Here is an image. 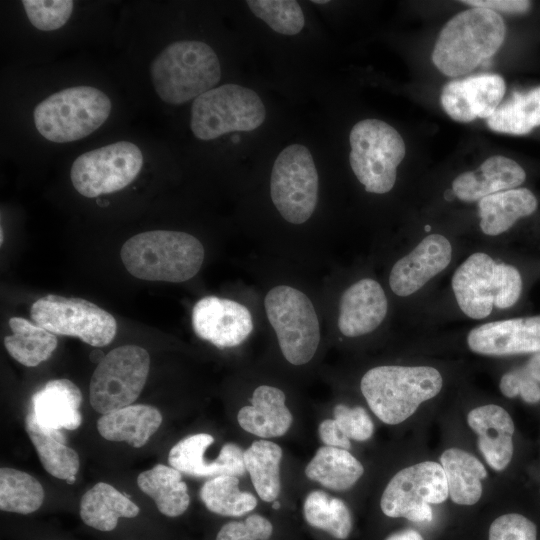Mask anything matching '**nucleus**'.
Segmentation results:
<instances>
[{
  "mask_svg": "<svg viewBox=\"0 0 540 540\" xmlns=\"http://www.w3.org/2000/svg\"><path fill=\"white\" fill-rule=\"evenodd\" d=\"M471 351L488 356L540 352V315L488 322L467 335Z\"/></svg>",
  "mask_w": 540,
  "mask_h": 540,
  "instance_id": "17",
  "label": "nucleus"
},
{
  "mask_svg": "<svg viewBox=\"0 0 540 540\" xmlns=\"http://www.w3.org/2000/svg\"><path fill=\"white\" fill-rule=\"evenodd\" d=\"M149 70L156 94L171 105L195 100L221 79L217 54L208 44L195 40L169 44L154 58Z\"/></svg>",
  "mask_w": 540,
  "mask_h": 540,
  "instance_id": "3",
  "label": "nucleus"
},
{
  "mask_svg": "<svg viewBox=\"0 0 540 540\" xmlns=\"http://www.w3.org/2000/svg\"><path fill=\"white\" fill-rule=\"evenodd\" d=\"M76 481V476H71L66 480L67 484H73Z\"/></svg>",
  "mask_w": 540,
  "mask_h": 540,
  "instance_id": "50",
  "label": "nucleus"
},
{
  "mask_svg": "<svg viewBox=\"0 0 540 540\" xmlns=\"http://www.w3.org/2000/svg\"><path fill=\"white\" fill-rule=\"evenodd\" d=\"M364 468L348 450L323 446L305 468L306 476L322 486L345 491L363 475Z\"/></svg>",
  "mask_w": 540,
  "mask_h": 540,
  "instance_id": "30",
  "label": "nucleus"
},
{
  "mask_svg": "<svg viewBox=\"0 0 540 540\" xmlns=\"http://www.w3.org/2000/svg\"><path fill=\"white\" fill-rule=\"evenodd\" d=\"M505 33V23L497 12L476 7L462 11L440 31L432 61L446 76L468 74L498 51Z\"/></svg>",
  "mask_w": 540,
  "mask_h": 540,
  "instance_id": "1",
  "label": "nucleus"
},
{
  "mask_svg": "<svg viewBox=\"0 0 540 540\" xmlns=\"http://www.w3.org/2000/svg\"><path fill=\"white\" fill-rule=\"evenodd\" d=\"M120 255L127 271L136 278L180 283L198 273L204 247L185 232L152 230L129 238Z\"/></svg>",
  "mask_w": 540,
  "mask_h": 540,
  "instance_id": "2",
  "label": "nucleus"
},
{
  "mask_svg": "<svg viewBox=\"0 0 540 540\" xmlns=\"http://www.w3.org/2000/svg\"><path fill=\"white\" fill-rule=\"evenodd\" d=\"M538 206L535 195L527 188L501 191L479 200L480 228L488 236L509 230L520 218L533 214Z\"/></svg>",
  "mask_w": 540,
  "mask_h": 540,
  "instance_id": "26",
  "label": "nucleus"
},
{
  "mask_svg": "<svg viewBox=\"0 0 540 540\" xmlns=\"http://www.w3.org/2000/svg\"><path fill=\"white\" fill-rule=\"evenodd\" d=\"M272 507H273L274 509H278V508H280V503H279V502H274L273 505H272Z\"/></svg>",
  "mask_w": 540,
  "mask_h": 540,
  "instance_id": "52",
  "label": "nucleus"
},
{
  "mask_svg": "<svg viewBox=\"0 0 540 540\" xmlns=\"http://www.w3.org/2000/svg\"><path fill=\"white\" fill-rule=\"evenodd\" d=\"M312 2L316 3V4H326L328 1H326V0H322V1L315 0V1H312Z\"/></svg>",
  "mask_w": 540,
  "mask_h": 540,
  "instance_id": "51",
  "label": "nucleus"
},
{
  "mask_svg": "<svg viewBox=\"0 0 540 540\" xmlns=\"http://www.w3.org/2000/svg\"><path fill=\"white\" fill-rule=\"evenodd\" d=\"M21 3L30 23L42 31L57 30L65 25L74 7L71 0H23Z\"/></svg>",
  "mask_w": 540,
  "mask_h": 540,
  "instance_id": "39",
  "label": "nucleus"
},
{
  "mask_svg": "<svg viewBox=\"0 0 540 540\" xmlns=\"http://www.w3.org/2000/svg\"><path fill=\"white\" fill-rule=\"evenodd\" d=\"M442 385V376L433 367L383 365L368 370L360 388L372 412L384 423L395 425L435 397Z\"/></svg>",
  "mask_w": 540,
  "mask_h": 540,
  "instance_id": "4",
  "label": "nucleus"
},
{
  "mask_svg": "<svg viewBox=\"0 0 540 540\" xmlns=\"http://www.w3.org/2000/svg\"><path fill=\"white\" fill-rule=\"evenodd\" d=\"M273 532L271 522L259 515L252 514L245 521H231L219 530L216 540H268Z\"/></svg>",
  "mask_w": 540,
  "mask_h": 540,
  "instance_id": "42",
  "label": "nucleus"
},
{
  "mask_svg": "<svg viewBox=\"0 0 540 540\" xmlns=\"http://www.w3.org/2000/svg\"><path fill=\"white\" fill-rule=\"evenodd\" d=\"M44 489L32 475L13 468L0 469V509L30 514L44 501Z\"/></svg>",
  "mask_w": 540,
  "mask_h": 540,
  "instance_id": "37",
  "label": "nucleus"
},
{
  "mask_svg": "<svg viewBox=\"0 0 540 540\" xmlns=\"http://www.w3.org/2000/svg\"><path fill=\"white\" fill-rule=\"evenodd\" d=\"M139 512V507L127 494L104 482L95 484L80 502L83 522L100 531H111L116 528L119 518H134Z\"/></svg>",
  "mask_w": 540,
  "mask_h": 540,
  "instance_id": "27",
  "label": "nucleus"
},
{
  "mask_svg": "<svg viewBox=\"0 0 540 540\" xmlns=\"http://www.w3.org/2000/svg\"><path fill=\"white\" fill-rule=\"evenodd\" d=\"M519 371V395L521 398L530 404H535L540 401V386L525 370Z\"/></svg>",
  "mask_w": 540,
  "mask_h": 540,
  "instance_id": "45",
  "label": "nucleus"
},
{
  "mask_svg": "<svg viewBox=\"0 0 540 540\" xmlns=\"http://www.w3.org/2000/svg\"><path fill=\"white\" fill-rule=\"evenodd\" d=\"M487 125L495 132L512 135H524L540 126V86L524 93L514 92L500 103Z\"/></svg>",
  "mask_w": 540,
  "mask_h": 540,
  "instance_id": "32",
  "label": "nucleus"
},
{
  "mask_svg": "<svg viewBox=\"0 0 540 540\" xmlns=\"http://www.w3.org/2000/svg\"><path fill=\"white\" fill-rule=\"evenodd\" d=\"M213 442L214 437L208 433L185 437L170 449L168 462L171 467L193 477L242 476L246 471L244 452L234 443L224 444L215 460L204 459L206 449Z\"/></svg>",
  "mask_w": 540,
  "mask_h": 540,
  "instance_id": "19",
  "label": "nucleus"
},
{
  "mask_svg": "<svg viewBox=\"0 0 540 540\" xmlns=\"http://www.w3.org/2000/svg\"><path fill=\"white\" fill-rule=\"evenodd\" d=\"M349 143L350 166L365 190L375 194L389 192L406 153L399 132L384 121L364 119L352 127Z\"/></svg>",
  "mask_w": 540,
  "mask_h": 540,
  "instance_id": "7",
  "label": "nucleus"
},
{
  "mask_svg": "<svg viewBox=\"0 0 540 540\" xmlns=\"http://www.w3.org/2000/svg\"><path fill=\"white\" fill-rule=\"evenodd\" d=\"M192 327L196 335L218 348L243 343L253 330L249 309L243 304L217 296H206L192 310Z\"/></svg>",
  "mask_w": 540,
  "mask_h": 540,
  "instance_id": "15",
  "label": "nucleus"
},
{
  "mask_svg": "<svg viewBox=\"0 0 540 540\" xmlns=\"http://www.w3.org/2000/svg\"><path fill=\"white\" fill-rule=\"evenodd\" d=\"M149 368V354L140 346L111 350L91 377L89 400L93 409L103 415L132 405L145 386Z\"/></svg>",
  "mask_w": 540,
  "mask_h": 540,
  "instance_id": "10",
  "label": "nucleus"
},
{
  "mask_svg": "<svg viewBox=\"0 0 540 540\" xmlns=\"http://www.w3.org/2000/svg\"><path fill=\"white\" fill-rule=\"evenodd\" d=\"M26 431L42 466L49 474L65 481L76 476L80 466L77 452L44 431L32 412L26 417Z\"/></svg>",
  "mask_w": 540,
  "mask_h": 540,
  "instance_id": "34",
  "label": "nucleus"
},
{
  "mask_svg": "<svg viewBox=\"0 0 540 540\" xmlns=\"http://www.w3.org/2000/svg\"><path fill=\"white\" fill-rule=\"evenodd\" d=\"M285 394L279 388L261 385L242 407L237 420L242 429L261 438L283 436L292 424V414L285 404Z\"/></svg>",
  "mask_w": 540,
  "mask_h": 540,
  "instance_id": "24",
  "label": "nucleus"
},
{
  "mask_svg": "<svg viewBox=\"0 0 540 540\" xmlns=\"http://www.w3.org/2000/svg\"><path fill=\"white\" fill-rule=\"evenodd\" d=\"M505 89L500 75H473L446 83L440 96L441 105L458 122L488 119L500 105Z\"/></svg>",
  "mask_w": 540,
  "mask_h": 540,
  "instance_id": "16",
  "label": "nucleus"
},
{
  "mask_svg": "<svg viewBox=\"0 0 540 540\" xmlns=\"http://www.w3.org/2000/svg\"><path fill=\"white\" fill-rule=\"evenodd\" d=\"M489 540H537V528L521 514H504L490 525Z\"/></svg>",
  "mask_w": 540,
  "mask_h": 540,
  "instance_id": "41",
  "label": "nucleus"
},
{
  "mask_svg": "<svg viewBox=\"0 0 540 540\" xmlns=\"http://www.w3.org/2000/svg\"><path fill=\"white\" fill-rule=\"evenodd\" d=\"M385 540H424L419 532L413 529H403L390 534Z\"/></svg>",
  "mask_w": 540,
  "mask_h": 540,
  "instance_id": "48",
  "label": "nucleus"
},
{
  "mask_svg": "<svg viewBox=\"0 0 540 540\" xmlns=\"http://www.w3.org/2000/svg\"><path fill=\"white\" fill-rule=\"evenodd\" d=\"M281 458V447L268 440L254 441L244 451L245 469L257 494L265 502H273L279 496Z\"/></svg>",
  "mask_w": 540,
  "mask_h": 540,
  "instance_id": "33",
  "label": "nucleus"
},
{
  "mask_svg": "<svg viewBox=\"0 0 540 540\" xmlns=\"http://www.w3.org/2000/svg\"><path fill=\"white\" fill-rule=\"evenodd\" d=\"M467 421L478 435V448L488 465L504 470L513 456L514 423L508 412L494 404L471 410Z\"/></svg>",
  "mask_w": 540,
  "mask_h": 540,
  "instance_id": "22",
  "label": "nucleus"
},
{
  "mask_svg": "<svg viewBox=\"0 0 540 540\" xmlns=\"http://www.w3.org/2000/svg\"><path fill=\"white\" fill-rule=\"evenodd\" d=\"M82 394L68 379L48 381L32 397V413L38 425L48 434L66 443L65 430H75L82 423Z\"/></svg>",
  "mask_w": 540,
  "mask_h": 540,
  "instance_id": "20",
  "label": "nucleus"
},
{
  "mask_svg": "<svg viewBox=\"0 0 540 540\" xmlns=\"http://www.w3.org/2000/svg\"><path fill=\"white\" fill-rule=\"evenodd\" d=\"M451 286L461 311L472 319H483L494 306L507 309L518 301L522 277L516 267L476 252L456 269Z\"/></svg>",
  "mask_w": 540,
  "mask_h": 540,
  "instance_id": "5",
  "label": "nucleus"
},
{
  "mask_svg": "<svg viewBox=\"0 0 540 540\" xmlns=\"http://www.w3.org/2000/svg\"><path fill=\"white\" fill-rule=\"evenodd\" d=\"M318 434L325 446L348 450L351 447L350 439L340 430L334 419L322 421L318 427Z\"/></svg>",
  "mask_w": 540,
  "mask_h": 540,
  "instance_id": "44",
  "label": "nucleus"
},
{
  "mask_svg": "<svg viewBox=\"0 0 540 540\" xmlns=\"http://www.w3.org/2000/svg\"><path fill=\"white\" fill-rule=\"evenodd\" d=\"M111 101L92 86H74L55 92L34 109L37 131L47 140L67 143L87 137L109 117Z\"/></svg>",
  "mask_w": 540,
  "mask_h": 540,
  "instance_id": "6",
  "label": "nucleus"
},
{
  "mask_svg": "<svg viewBox=\"0 0 540 540\" xmlns=\"http://www.w3.org/2000/svg\"><path fill=\"white\" fill-rule=\"evenodd\" d=\"M524 368L535 381L540 383V352L533 354Z\"/></svg>",
  "mask_w": 540,
  "mask_h": 540,
  "instance_id": "47",
  "label": "nucleus"
},
{
  "mask_svg": "<svg viewBox=\"0 0 540 540\" xmlns=\"http://www.w3.org/2000/svg\"><path fill=\"white\" fill-rule=\"evenodd\" d=\"M318 173L307 147L292 144L274 161L270 195L284 220L302 224L309 220L318 202Z\"/></svg>",
  "mask_w": 540,
  "mask_h": 540,
  "instance_id": "11",
  "label": "nucleus"
},
{
  "mask_svg": "<svg viewBox=\"0 0 540 540\" xmlns=\"http://www.w3.org/2000/svg\"><path fill=\"white\" fill-rule=\"evenodd\" d=\"M104 357V353L100 350H94L90 353V360L97 364H99Z\"/></svg>",
  "mask_w": 540,
  "mask_h": 540,
  "instance_id": "49",
  "label": "nucleus"
},
{
  "mask_svg": "<svg viewBox=\"0 0 540 540\" xmlns=\"http://www.w3.org/2000/svg\"><path fill=\"white\" fill-rule=\"evenodd\" d=\"M236 476H217L207 480L200 490V498L212 513L239 517L257 506L256 497L239 489Z\"/></svg>",
  "mask_w": 540,
  "mask_h": 540,
  "instance_id": "36",
  "label": "nucleus"
},
{
  "mask_svg": "<svg viewBox=\"0 0 540 540\" xmlns=\"http://www.w3.org/2000/svg\"><path fill=\"white\" fill-rule=\"evenodd\" d=\"M448 493L459 505H474L482 494V479L487 477L484 465L472 454L459 448H449L440 457Z\"/></svg>",
  "mask_w": 540,
  "mask_h": 540,
  "instance_id": "28",
  "label": "nucleus"
},
{
  "mask_svg": "<svg viewBox=\"0 0 540 540\" xmlns=\"http://www.w3.org/2000/svg\"><path fill=\"white\" fill-rule=\"evenodd\" d=\"M143 165L140 148L118 141L78 156L70 170L71 182L84 197L94 198L127 187Z\"/></svg>",
  "mask_w": 540,
  "mask_h": 540,
  "instance_id": "14",
  "label": "nucleus"
},
{
  "mask_svg": "<svg viewBox=\"0 0 540 540\" xmlns=\"http://www.w3.org/2000/svg\"><path fill=\"white\" fill-rule=\"evenodd\" d=\"M8 324L12 334L4 338L5 348L22 365L35 367L55 351L58 344L55 334L42 326L22 317H11Z\"/></svg>",
  "mask_w": 540,
  "mask_h": 540,
  "instance_id": "31",
  "label": "nucleus"
},
{
  "mask_svg": "<svg viewBox=\"0 0 540 540\" xmlns=\"http://www.w3.org/2000/svg\"><path fill=\"white\" fill-rule=\"evenodd\" d=\"M264 307L285 359L304 365L315 355L320 341V326L311 300L302 291L278 285L266 294Z\"/></svg>",
  "mask_w": 540,
  "mask_h": 540,
  "instance_id": "9",
  "label": "nucleus"
},
{
  "mask_svg": "<svg viewBox=\"0 0 540 540\" xmlns=\"http://www.w3.org/2000/svg\"><path fill=\"white\" fill-rule=\"evenodd\" d=\"M30 315L51 333L77 337L94 347L110 344L117 332V322L109 312L77 297L46 295L32 304Z\"/></svg>",
  "mask_w": 540,
  "mask_h": 540,
  "instance_id": "12",
  "label": "nucleus"
},
{
  "mask_svg": "<svg viewBox=\"0 0 540 540\" xmlns=\"http://www.w3.org/2000/svg\"><path fill=\"white\" fill-rule=\"evenodd\" d=\"M266 119L259 95L238 84H224L197 97L191 107L190 128L200 140H213L235 131H253Z\"/></svg>",
  "mask_w": 540,
  "mask_h": 540,
  "instance_id": "8",
  "label": "nucleus"
},
{
  "mask_svg": "<svg viewBox=\"0 0 540 540\" xmlns=\"http://www.w3.org/2000/svg\"><path fill=\"white\" fill-rule=\"evenodd\" d=\"M499 387L502 394L508 398H514L519 395L518 369L505 373L501 377Z\"/></svg>",
  "mask_w": 540,
  "mask_h": 540,
  "instance_id": "46",
  "label": "nucleus"
},
{
  "mask_svg": "<svg viewBox=\"0 0 540 540\" xmlns=\"http://www.w3.org/2000/svg\"><path fill=\"white\" fill-rule=\"evenodd\" d=\"M333 414L334 420L347 438L365 441L372 436L374 424L364 408L360 406L350 408L344 404H337Z\"/></svg>",
  "mask_w": 540,
  "mask_h": 540,
  "instance_id": "40",
  "label": "nucleus"
},
{
  "mask_svg": "<svg viewBox=\"0 0 540 540\" xmlns=\"http://www.w3.org/2000/svg\"><path fill=\"white\" fill-rule=\"evenodd\" d=\"M138 487L151 497L158 510L168 516L182 515L190 504V496L181 472L163 464L143 471L137 478Z\"/></svg>",
  "mask_w": 540,
  "mask_h": 540,
  "instance_id": "29",
  "label": "nucleus"
},
{
  "mask_svg": "<svg viewBox=\"0 0 540 540\" xmlns=\"http://www.w3.org/2000/svg\"><path fill=\"white\" fill-rule=\"evenodd\" d=\"M388 311V301L381 285L363 278L348 287L339 304L338 328L346 337H358L380 326Z\"/></svg>",
  "mask_w": 540,
  "mask_h": 540,
  "instance_id": "21",
  "label": "nucleus"
},
{
  "mask_svg": "<svg viewBox=\"0 0 540 540\" xmlns=\"http://www.w3.org/2000/svg\"><path fill=\"white\" fill-rule=\"evenodd\" d=\"M526 178L524 169L514 160L495 155L487 158L478 169L458 175L452 182V191L464 202L482 198L509 189H515Z\"/></svg>",
  "mask_w": 540,
  "mask_h": 540,
  "instance_id": "23",
  "label": "nucleus"
},
{
  "mask_svg": "<svg viewBox=\"0 0 540 540\" xmlns=\"http://www.w3.org/2000/svg\"><path fill=\"white\" fill-rule=\"evenodd\" d=\"M451 258L450 241L441 234L428 235L393 265L389 275L391 290L401 297L412 295L442 272Z\"/></svg>",
  "mask_w": 540,
  "mask_h": 540,
  "instance_id": "18",
  "label": "nucleus"
},
{
  "mask_svg": "<svg viewBox=\"0 0 540 540\" xmlns=\"http://www.w3.org/2000/svg\"><path fill=\"white\" fill-rule=\"evenodd\" d=\"M162 423L160 411L151 405H129L103 414L97 421L100 435L108 441L126 442L140 448Z\"/></svg>",
  "mask_w": 540,
  "mask_h": 540,
  "instance_id": "25",
  "label": "nucleus"
},
{
  "mask_svg": "<svg viewBox=\"0 0 540 540\" xmlns=\"http://www.w3.org/2000/svg\"><path fill=\"white\" fill-rule=\"evenodd\" d=\"M461 2L472 7L484 8L494 12H504L507 14L526 13L531 6V2L525 0H468Z\"/></svg>",
  "mask_w": 540,
  "mask_h": 540,
  "instance_id": "43",
  "label": "nucleus"
},
{
  "mask_svg": "<svg viewBox=\"0 0 540 540\" xmlns=\"http://www.w3.org/2000/svg\"><path fill=\"white\" fill-rule=\"evenodd\" d=\"M251 12L272 30L282 35H296L305 24L301 6L293 0H248Z\"/></svg>",
  "mask_w": 540,
  "mask_h": 540,
  "instance_id": "38",
  "label": "nucleus"
},
{
  "mask_svg": "<svg viewBox=\"0 0 540 540\" xmlns=\"http://www.w3.org/2000/svg\"><path fill=\"white\" fill-rule=\"evenodd\" d=\"M303 514L310 526L337 539H346L352 530V516L345 502L321 490L306 496Z\"/></svg>",
  "mask_w": 540,
  "mask_h": 540,
  "instance_id": "35",
  "label": "nucleus"
},
{
  "mask_svg": "<svg viewBox=\"0 0 540 540\" xmlns=\"http://www.w3.org/2000/svg\"><path fill=\"white\" fill-rule=\"evenodd\" d=\"M448 486L440 463L420 462L397 472L387 484L380 500L382 512L392 518L430 522V504L444 502Z\"/></svg>",
  "mask_w": 540,
  "mask_h": 540,
  "instance_id": "13",
  "label": "nucleus"
}]
</instances>
